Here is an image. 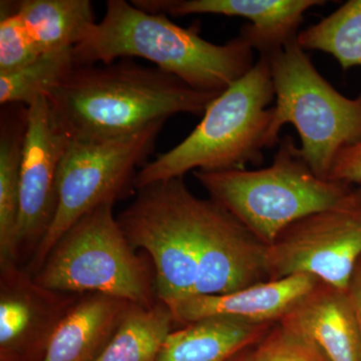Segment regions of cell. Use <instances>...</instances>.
<instances>
[{
	"mask_svg": "<svg viewBox=\"0 0 361 361\" xmlns=\"http://www.w3.org/2000/svg\"><path fill=\"white\" fill-rule=\"evenodd\" d=\"M130 302L104 295L80 296L59 323L42 361H94L120 325Z\"/></svg>",
	"mask_w": 361,
	"mask_h": 361,
	"instance_id": "obj_15",
	"label": "cell"
},
{
	"mask_svg": "<svg viewBox=\"0 0 361 361\" xmlns=\"http://www.w3.org/2000/svg\"><path fill=\"white\" fill-rule=\"evenodd\" d=\"M114 204L92 209L61 236L32 275L39 286L80 295L104 294L145 307L158 301L154 266L128 241Z\"/></svg>",
	"mask_w": 361,
	"mask_h": 361,
	"instance_id": "obj_6",
	"label": "cell"
},
{
	"mask_svg": "<svg viewBox=\"0 0 361 361\" xmlns=\"http://www.w3.org/2000/svg\"><path fill=\"white\" fill-rule=\"evenodd\" d=\"M348 292L355 307L356 320H357L358 329H360L361 341V258L356 265L355 273L349 284Z\"/></svg>",
	"mask_w": 361,
	"mask_h": 361,
	"instance_id": "obj_25",
	"label": "cell"
},
{
	"mask_svg": "<svg viewBox=\"0 0 361 361\" xmlns=\"http://www.w3.org/2000/svg\"><path fill=\"white\" fill-rule=\"evenodd\" d=\"M44 54L13 8L1 7L0 20V73H11L30 65Z\"/></svg>",
	"mask_w": 361,
	"mask_h": 361,
	"instance_id": "obj_22",
	"label": "cell"
},
{
	"mask_svg": "<svg viewBox=\"0 0 361 361\" xmlns=\"http://www.w3.org/2000/svg\"><path fill=\"white\" fill-rule=\"evenodd\" d=\"M329 180L348 185H361V141L342 149L337 155Z\"/></svg>",
	"mask_w": 361,
	"mask_h": 361,
	"instance_id": "obj_24",
	"label": "cell"
},
{
	"mask_svg": "<svg viewBox=\"0 0 361 361\" xmlns=\"http://www.w3.org/2000/svg\"><path fill=\"white\" fill-rule=\"evenodd\" d=\"M318 282L319 280L311 275H292L260 282L231 293L188 297L170 308L176 324L182 326L216 316L275 324Z\"/></svg>",
	"mask_w": 361,
	"mask_h": 361,
	"instance_id": "obj_13",
	"label": "cell"
},
{
	"mask_svg": "<svg viewBox=\"0 0 361 361\" xmlns=\"http://www.w3.org/2000/svg\"><path fill=\"white\" fill-rule=\"evenodd\" d=\"M220 212L217 202L198 198L183 178H175L137 190L116 217L133 248L149 256L157 299L169 307L194 295Z\"/></svg>",
	"mask_w": 361,
	"mask_h": 361,
	"instance_id": "obj_4",
	"label": "cell"
},
{
	"mask_svg": "<svg viewBox=\"0 0 361 361\" xmlns=\"http://www.w3.org/2000/svg\"><path fill=\"white\" fill-rule=\"evenodd\" d=\"M149 13L184 16L220 14L239 16L250 23L242 26L240 37L259 56H269L297 39L304 13L323 6L322 0H132Z\"/></svg>",
	"mask_w": 361,
	"mask_h": 361,
	"instance_id": "obj_12",
	"label": "cell"
},
{
	"mask_svg": "<svg viewBox=\"0 0 361 361\" xmlns=\"http://www.w3.org/2000/svg\"><path fill=\"white\" fill-rule=\"evenodd\" d=\"M361 258V185L343 205L285 228L268 246V280L307 274L348 290Z\"/></svg>",
	"mask_w": 361,
	"mask_h": 361,
	"instance_id": "obj_9",
	"label": "cell"
},
{
	"mask_svg": "<svg viewBox=\"0 0 361 361\" xmlns=\"http://www.w3.org/2000/svg\"><path fill=\"white\" fill-rule=\"evenodd\" d=\"M75 66L141 58L190 87L221 92L255 66L254 49L243 37L216 44L200 27H182L165 14L149 13L125 0H109L101 23L90 26L73 47Z\"/></svg>",
	"mask_w": 361,
	"mask_h": 361,
	"instance_id": "obj_2",
	"label": "cell"
},
{
	"mask_svg": "<svg viewBox=\"0 0 361 361\" xmlns=\"http://www.w3.org/2000/svg\"><path fill=\"white\" fill-rule=\"evenodd\" d=\"M194 176L211 199L267 246L296 221L343 205L356 188L316 176L291 135L280 141L269 167L196 171Z\"/></svg>",
	"mask_w": 361,
	"mask_h": 361,
	"instance_id": "obj_5",
	"label": "cell"
},
{
	"mask_svg": "<svg viewBox=\"0 0 361 361\" xmlns=\"http://www.w3.org/2000/svg\"><path fill=\"white\" fill-rule=\"evenodd\" d=\"M26 129L27 106H4L0 118V267L18 264L16 237Z\"/></svg>",
	"mask_w": 361,
	"mask_h": 361,
	"instance_id": "obj_17",
	"label": "cell"
},
{
	"mask_svg": "<svg viewBox=\"0 0 361 361\" xmlns=\"http://www.w3.org/2000/svg\"><path fill=\"white\" fill-rule=\"evenodd\" d=\"M275 324L222 316L189 323L169 334L156 361H228L257 346Z\"/></svg>",
	"mask_w": 361,
	"mask_h": 361,
	"instance_id": "obj_16",
	"label": "cell"
},
{
	"mask_svg": "<svg viewBox=\"0 0 361 361\" xmlns=\"http://www.w3.org/2000/svg\"><path fill=\"white\" fill-rule=\"evenodd\" d=\"M304 51L331 54L344 71L361 66V0H349L322 21L299 32Z\"/></svg>",
	"mask_w": 361,
	"mask_h": 361,
	"instance_id": "obj_20",
	"label": "cell"
},
{
	"mask_svg": "<svg viewBox=\"0 0 361 361\" xmlns=\"http://www.w3.org/2000/svg\"><path fill=\"white\" fill-rule=\"evenodd\" d=\"M16 13L42 52L73 47L96 23L89 0H23Z\"/></svg>",
	"mask_w": 361,
	"mask_h": 361,
	"instance_id": "obj_18",
	"label": "cell"
},
{
	"mask_svg": "<svg viewBox=\"0 0 361 361\" xmlns=\"http://www.w3.org/2000/svg\"><path fill=\"white\" fill-rule=\"evenodd\" d=\"M80 296L39 286L18 264L0 267L2 356L30 346H40L45 353L59 323Z\"/></svg>",
	"mask_w": 361,
	"mask_h": 361,
	"instance_id": "obj_11",
	"label": "cell"
},
{
	"mask_svg": "<svg viewBox=\"0 0 361 361\" xmlns=\"http://www.w3.org/2000/svg\"><path fill=\"white\" fill-rule=\"evenodd\" d=\"M219 92H204L130 59L75 66L47 97L71 140L132 134L177 114L203 116Z\"/></svg>",
	"mask_w": 361,
	"mask_h": 361,
	"instance_id": "obj_1",
	"label": "cell"
},
{
	"mask_svg": "<svg viewBox=\"0 0 361 361\" xmlns=\"http://www.w3.org/2000/svg\"><path fill=\"white\" fill-rule=\"evenodd\" d=\"M68 144L47 97H37L27 106L16 237L18 264L20 258L32 259L51 228L58 208L59 165Z\"/></svg>",
	"mask_w": 361,
	"mask_h": 361,
	"instance_id": "obj_10",
	"label": "cell"
},
{
	"mask_svg": "<svg viewBox=\"0 0 361 361\" xmlns=\"http://www.w3.org/2000/svg\"><path fill=\"white\" fill-rule=\"evenodd\" d=\"M266 56L276 104L270 129L273 146L286 123L300 137L301 155L313 173L329 180L342 149L361 141V94L349 99L318 73L297 39Z\"/></svg>",
	"mask_w": 361,
	"mask_h": 361,
	"instance_id": "obj_7",
	"label": "cell"
},
{
	"mask_svg": "<svg viewBox=\"0 0 361 361\" xmlns=\"http://www.w3.org/2000/svg\"><path fill=\"white\" fill-rule=\"evenodd\" d=\"M275 99L269 63L259 56L244 77L214 99L193 132L179 145L140 169V190L160 180L183 178L190 171H224L259 165L270 137Z\"/></svg>",
	"mask_w": 361,
	"mask_h": 361,
	"instance_id": "obj_3",
	"label": "cell"
},
{
	"mask_svg": "<svg viewBox=\"0 0 361 361\" xmlns=\"http://www.w3.org/2000/svg\"><path fill=\"white\" fill-rule=\"evenodd\" d=\"M176 324L167 304L130 303L110 343L94 361H156Z\"/></svg>",
	"mask_w": 361,
	"mask_h": 361,
	"instance_id": "obj_19",
	"label": "cell"
},
{
	"mask_svg": "<svg viewBox=\"0 0 361 361\" xmlns=\"http://www.w3.org/2000/svg\"><path fill=\"white\" fill-rule=\"evenodd\" d=\"M314 341L329 361H361V341L348 290L319 281L279 320Z\"/></svg>",
	"mask_w": 361,
	"mask_h": 361,
	"instance_id": "obj_14",
	"label": "cell"
},
{
	"mask_svg": "<svg viewBox=\"0 0 361 361\" xmlns=\"http://www.w3.org/2000/svg\"><path fill=\"white\" fill-rule=\"evenodd\" d=\"M165 123L158 121L120 137L70 139L59 169L56 215L25 268L28 273L39 270L56 242L82 216L135 189V175L153 153Z\"/></svg>",
	"mask_w": 361,
	"mask_h": 361,
	"instance_id": "obj_8",
	"label": "cell"
},
{
	"mask_svg": "<svg viewBox=\"0 0 361 361\" xmlns=\"http://www.w3.org/2000/svg\"><path fill=\"white\" fill-rule=\"evenodd\" d=\"M256 361H329L303 334L276 323L255 348Z\"/></svg>",
	"mask_w": 361,
	"mask_h": 361,
	"instance_id": "obj_23",
	"label": "cell"
},
{
	"mask_svg": "<svg viewBox=\"0 0 361 361\" xmlns=\"http://www.w3.org/2000/svg\"><path fill=\"white\" fill-rule=\"evenodd\" d=\"M255 348L245 349L242 353H238L228 361H256Z\"/></svg>",
	"mask_w": 361,
	"mask_h": 361,
	"instance_id": "obj_26",
	"label": "cell"
},
{
	"mask_svg": "<svg viewBox=\"0 0 361 361\" xmlns=\"http://www.w3.org/2000/svg\"><path fill=\"white\" fill-rule=\"evenodd\" d=\"M75 66L73 47L44 52L39 58L11 73H0V104L30 106L49 92Z\"/></svg>",
	"mask_w": 361,
	"mask_h": 361,
	"instance_id": "obj_21",
	"label": "cell"
}]
</instances>
